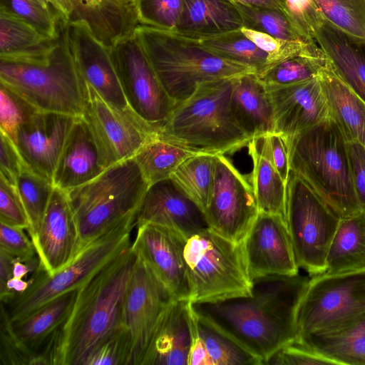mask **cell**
I'll return each instance as SVG.
<instances>
[{
  "mask_svg": "<svg viewBox=\"0 0 365 365\" xmlns=\"http://www.w3.org/2000/svg\"><path fill=\"white\" fill-rule=\"evenodd\" d=\"M199 153H202L163 139L158 134L133 158L150 186L170 178L185 160Z\"/></svg>",
  "mask_w": 365,
  "mask_h": 365,
  "instance_id": "cell-35",
  "label": "cell"
},
{
  "mask_svg": "<svg viewBox=\"0 0 365 365\" xmlns=\"http://www.w3.org/2000/svg\"><path fill=\"white\" fill-rule=\"evenodd\" d=\"M177 300L138 256L124 295L122 326L132 344L131 365H141L156 327Z\"/></svg>",
  "mask_w": 365,
  "mask_h": 365,
  "instance_id": "cell-15",
  "label": "cell"
},
{
  "mask_svg": "<svg viewBox=\"0 0 365 365\" xmlns=\"http://www.w3.org/2000/svg\"><path fill=\"white\" fill-rule=\"evenodd\" d=\"M235 3L245 28L263 32L279 39L305 43L316 42L302 34L282 11Z\"/></svg>",
  "mask_w": 365,
  "mask_h": 365,
  "instance_id": "cell-41",
  "label": "cell"
},
{
  "mask_svg": "<svg viewBox=\"0 0 365 365\" xmlns=\"http://www.w3.org/2000/svg\"><path fill=\"white\" fill-rule=\"evenodd\" d=\"M240 30L258 48L267 54V69L287 58L305 51L317 43L279 39L267 34L244 26Z\"/></svg>",
  "mask_w": 365,
  "mask_h": 365,
  "instance_id": "cell-47",
  "label": "cell"
},
{
  "mask_svg": "<svg viewBox=\"0 0 365 365\" xmlns=\"http://www.w3.org/2000/svg\"><path fill=\"white\" fill-rule=\"evenodd\" d=\"M247 145L252 162L250 181L259 212L286 220V184L271 160L267 135L251 140Z\"/></svg>",
  "mask_w": 365,
  "mask_h": 365,
  "instance_id": "cell-31",
  "label": "cell"
},
{
  "mask_svg": "<svg viewBox=\"0 0 365 365\" xmlns=\"http://www.w3.org/2000/svg\"><path fill=\"white\" fill-rule=\"evenodd\" d=\"M64 25L86 24L96 38L110 48L133 34L139 24L135 0H47Z\"/></svg>",
  "mask_w": 365,
  "mask_h": 365,
  "instance_id": "cell-20",
  "label": "cell"
},
{
  "mask_svg": "<svg viewBox=\"0 0 365 365\" xmlns=\"http://www.w3.org/2000/svg\"><path fill=\"white\" fill-rule=\"evenodd\" d=\"M329 66V59L316 43L305 51L272 66L257 76L267 86H287L319 78Z\"/></svg>",
  "mask_w": 365,
  "mask_h": 365,
  "instance_id": "cell-36",
  "label": "cell"
},
{
  "mask_svg": "<svg viewBox=\"0 0 365 365\" xmlns=\"http://www.w3.org/2000/svg\"><path fill=\"white\" fill-rule=\"evenodd\" d=\"M242 26L233 0H183L175 32L197 39L238 30Z\"/></svg>",
  "mask_w": 365,
  "mask_h": 365,
  "instance_id": "cell-28",
  "label": "cell"
},
{
  "mask_svg": "<svg viewBox=\"0 0 365 365\" xmlns=\"http://www.w3.org/2000/svg\"><path fill=\"white\" fill-rule=\"evenodd\" d=\"M136 219L127 220L83 247L73 260L49 274L41 265L32 273L30 287L15 293L4 304L11 321L17 320L52 299L78 289L106 264L129 247Z\"/></svg>",
  "mask_w": 365,
  "mask_h": 365,
  "instance_id": "cell-9",
  "label": "cell"
},
{
  "mask_svg": "<svg viewBox=\"0 0 365 365\" xmlns=\"http://www.w3.org/2000/svg\"><path fill=\"white\" fill-rule=\"evenodd\" d=\"M189 320L190 328V347L187 365H212L204 341L200 335L196 314L191 302L189 306Z\"/></svg>",
  "mask_w": 365,
  "mask_h": 365,
  "instance_id": "cell-55",
  "label": "cell"
},
{
  "mask_svg": "<svg viewBox=\"0 0 365 365\" xmlns=\"http://www.w3.org/2000/svg\"><path fill=\"white\" fill-rule=\"evenodd\" d=\"M216 154L202 153L185 160L171 178L204 210L211 196Z\"/></svg>",
  "mask_w": 365,
  "mask_h": 365,
  "instance_id": "cell-38",
  "label": "cell"
},
{
  "mask_svg": "<svg viewBox=\"0 0 365 365\" xmlns=\"http://www.w3.org/2000/svg\"><path fill=\"white\" fill-rule=\"evenodd\" d=\"M135 34L175 106L190 97L201 83L254 73L245 66L215 55L197 39L177 32L138 25Z\"/></svg>",
  "mask_w": 365,
  "mask_h": 365,
  "instance_id": "cell-5",
  "label": "cell"
},
{
  "mask_svg": "<svg viewBox=\"0 0 365 365\" xmlns=\"http://www.w3.org/2000/svg\"><path fill=\"white\" fill-rule=\"evenodd\" d=\"M230 110L238 126L252 140L274 133V112L266 86L255 73L232 78Z\"/></svg>",
  "mask_w": 365,
  "mask_h": 365,
  "instance_id": "cell-26",
  "label": "cell"
},
{
  "mask_svg": "<svg viewBox=\"0 0 365 365\" xmlns=\"http://www.w3.org/2000/svg\"><path fill=\"white\" fill-rule=\"evenodd\" d=\"M336 76L365 102V38L346 33L322 15L311 27Z\"/></svg>",
  "mask_w": 365,
  "mask_h": 365,
  "instance_id": "cell-24",
  "label": "cell"
},
{
  "mask_svg": "<svg viewBox=\"0 0 365 365\" xmlns=\"http://www.w3.org/2000/svg\"><path fill=\"white\" fill-rule=\"evenodd\" d=\"M184 257L191 302H216L251 294L252 280L242 243L207 228L187 239Z\"/></svg>",
  "mask_w": 365,
  "mask_h": 365,
  "instance_id": "cell-8",
  "label": "cell"
},
{
  "mask_svg": "<svg viewBox=\"0 0 365 365\" xmlns=\"http://www.w3.org/2000/svg\"><path fill=\"white\" fill-rule=\"evenodd\" d=\"M58 38H49L26 21L0 6V59L21 62L43 61L51 55Z\"/></svg>",
  "mask_w": 365,
  "mask_h": 365,
  "instance_id": "cell-29",
  "label": "cell"
},
{
  "mask_svg": "<svg viewBox=\"0 0 365 365\" xmlns=\"http://www.w3.org/2000/svg\"><path fill=\"white\" fill-rule=\"evenodd\" d=\"M322 16L339 29L365 38V0H313Z\"/></svg>",
  "mask_w": 365,
  "mask_h": 365,
  "instance_id": "cell-42",
  "label": "cell"
},
{
  "mask_svg": "<svg viewBox=\"0 0 365 365\" xmlns=\"http://www.w3.org/2000/svg\"><path fill=\"white\" fill-rule=\"evenodd\" d=\"M136 258L130 245L78 287L71 312L43 349L48 365H81L96 344L122 327L124 295Z\"/></svg>",
  "mask_w": 365,
  "mask_h": 365,
  "instance_id": "cell-2",
  "label": "cell"
},
{
  "mask_svg": "<svg viewBox=\"0 0 365 365\" xmlns=\"http://www.w3.org/2000/svg\"><path fill=\"white\" fill-rule=\"evenodd\" d=\"M0 222L27 230L29 227L16 187L2 175H0Z\"/></svg>",
  "mask_w": 365,
  "mask_h": 365,
  "instance_id": "cell-50",
  "label": "cell"
},
{
  "mask_svg": "<svg viewBox=\"0 0 365 365\" xmlns=\"http://www.w3.org/2000/svg\"><path fill=\"white\" fill-rule=\"evenodd\" d=\"M232 78L200 83L193 94L173 109L158 135L197 152L226 154L251 140L230 110Z\"/></svg>",
  "mask_w": 365,
  "mask_h": 365,
  "instance_id": "cell-4",
  "label": "cell"
},
{
  "mask_svg": "<svg viewBox=\"0 0 365 365\" xmlns=\"http://www.w3.org/2000/svg\"><path fill=\"white\" fill-rule=\"evenodd\" d=\"M347 148L356 197L365 213V148L354 142L347 143Z\"/></svg>",
  "mask_w": 365,
  "mask_h": 365,
  "instance_id": "cell-53",
  "label": "cell"
},
{
  "mask_svg": "<svg viewBox=\"0 0 365 365\" xmlns=\"http://www.w3.org/2000/svg\"><path fill=\"white\" fill-rule=\"evenodd\" d=\"M340 218L290 170L286 183V222L299 267L324 274L327 255Z\"/></svg>",
  "mask_w": 365,
  "mask_h": 365,
  "instance_id": "cell-11",
  "label": "cell"
},
{
  "mask_svg": "<svg viewBox=\"0 0 365 365\" xmlns=\"http://www.w3.org/2000/svg\"><path fill=\"white\" fill-rule=\"evenodd\" d=\"M267 138L271 160L286 184L290 168L285 139L282 135L277 133L267 135Z\"/></svg>",
  "mask_w": 365,
  "mask_h": 365,
  "instance_id": "cell-56",
  "label": "cell"
},
{
  "mask_svg": "<svg viewBox=\"0 0 365 365\" xmlns=\"http://www.w3.org/2000/svg\"><path fill=\"white\" fill-rule=\"evenodd\" d=\"M235 2L284 11L283 0H233ZM285 13V12H284Z\"/></svg>",
  "mask_w": 365,
  "mask_h": 365,
  "instance_id": "cell-58",
  "label": "cell"
},
{
  "mask_svg": "<svg viewBox=\"0 0 365 365\" xmlns=\"http://www.w3.org/2000/svg\"><path fill=\"white\" fill-rule=\"evenodd\" d=\"M319 80L329 110L347 143L365 148V102L334 73L331 66L323 70Z\"/></svg>",
  "mask_w": 365,
  "mask_h": 365,
  "instance_id": "cell-30",
  "label": "cell"
},
{
  "mask_svg": "<svg viewBox=\"0 0 365 365\" xmlns=\"http://www.w3.org/2000/svg\"><path fill=\"white\" fill-rule=\"evenodd\" d=\"M16 258L0 248V299L6 302L13 294L6 289L7 282L13 277L14 264Z\"/></svg>",
  "mask_w": 365,
  "mask_h": 365,
  "instance_id": "cell-57",
  "label": "cell"
},
{
  "mask_svg": "<svg viewBox=\"0 0 365 365\" xmlns=\"http://www.w3.org/2000/svg\"><path fill=\"white\" fill-rule=\"evenodd\" d=\"M24 230L1 222L0 248L5 250L20 261L29 263L35 261L38 257H36L34 245L31 240H29Z\"/></svg>",
  "mask_w": 365,
  "mask_h": 365,
  "instance_id": "cell-51",
  "label": "cell"
},
{
  "mask_svg": "<svg viewBox=\"0 0 365 365\" xmlns=\"http://www.w3.org/2000/svg\"><path fill=\"white\" fill-rule=\"evenodd\" d=\"M274 119V133L289 138L329 118L319 78L298 83L267 86Z\"/></svg>",
  "mask_w": 365,
  "mask_h": 365,
  "instance_id": "cell-23",
  "label": "cell"
},
{
  "mask_svg": "<svg viewBox=\"0 0 365 365\" xmlns=\"http://www.w3.org/2000/svg\"><path fill=\"white\" fill-rule=\"evenodd\" d=\"M187 238L170 228L153 224L137 227L131 247L177 300H190L184 249Z\"/></svg>",
  "mask_w": 365,
  "mask_h": 365,
  "instance_id": "cell-18",
  "label": "cell"
},
{
  "mask_svg": "<svg viewBox=\"0 0 365 365\" xmlns=\"http://www.w3.org/2000/svg\"><path fill=\"white\" fill-rule=\"evenodd\" d=\"M32 242L40 265L49 274L66 267L80 251L77 223L66 192L54 187Z\"/></svg>",
  "mask_w": 365,
  "mask_h": 365,
  "instance_id": "cell-21",
  "label": "cell"
},
{
  "mask_svg": "<svg viewBox=\"0 0 365 365\" xmlns=\"http://www.w3.org/2000/svg\"><path fill=\"white\" fill-rule=\"evenodd\" d=\"M309 279L299 274L266 276L252 280L250 295L191 303L197 315L225 331L264 364L297 337V310Z\"/></svg>",
  "mask_w": 365,
  "mask_h": 365,
  "instance_id": "cell-1",
  "label": "cell"
},
{
  "mask_svg": "<svg viewBox=\"0 0 365 365\" xmlns=\"http://www.w3.org/2000/svg\"><path fill=\"white\" fill-rule=\"evenodd\" d=\"M264 364L335 365L332 361L319 354L297 338L277 351Z\"/></svg>",
  "mask_w": 365,
  "mask_h": 365,
  "instance_id": "cell-49",
  "label": "cell"
},
{
  "mask_svg": "<svg viewBox=\"0 0 365 365\" xmlns=\"http://www.w3.org/2000/svg\"><path fill=\"white\" fill-rule=\"evenodd\" d=\"M54 185L25 165L16 181V188L28 217V229L31 240H34L48 205Z\"/></svg>",
  "mask_w": 365,
  "mask_h": 365,
  "instance_id": "cell-40",
  "label": "cell"
},
{
  "mask_svg": "<svg viewBox=\"0 0 365 365\" xmlns=\"http://www.w3.org/2000/svg\"><path fill=\"white\" fill-rule=\"evenodd\" d=\"M252 185L223 154H216L212 188L205 210L210 229L242 244L259 214Z\"/></svg>",
  "mask_w": 365,
  "mask_h": 365,
  "instance_id": "cell-14",
  "label": "cell"
},
{
  "mask_svg": "<svg viewBox=\"0 0 365 365\" xmlns=\"http://www.w3.org/2000/svg\"><path fill=\"white\" fill-rule=\"evenodd\" d=\"M149 185L133 158L115 163L67 192L80 250L107 230L137 216Z\"/></svg>",
  "mask_w": 365,
  "mask_h": 365,
  "instance_id": "cell-6",
  "label": "cell"
},
{
  "mask_svg": "<svg viewBox=\"0 0 365 365\" xmlns=\"http://www.w3.org/2000/svg\"><path fill=\"white\" fill-rule=\"evenodd\" d=\"M190 300L174 301L163 314L141 365H187Z\"/></svg>",
  "mask_w": 365,
  "mask_h": 365,
  "instance_id": "cell-27",
  "label": "cell"
},
{
  "mask_svg": "<svg viewBox=\"0 0 365 365\" xmlns=\"http://www.w3.org/2000/svg\"><path fill=\"white\" fill-rule=\"evenodd\" d=\"M284 11L297 29L309 39L311 27L321 16L313 0H283Z\"/></svg>",
  "mask_w": 365,
  "mask_h": 365,
  "instance_id": "cell-52",
  "label": "cell"
},
{
  "mask_svg": "<svg viewBox=\"0 0 365 365\" xmlns=\"http://www.w3.org/2000/svg\"><path fill=\"white\" fill-rule=\"evenodd\" d=\"M31 284V278L29 280H24L23 279L12 277L7 282L6 289L12 294L15 293H22L30 287Z\"/></svg>",
  "mask_w": 365,
  "mask_h": 365,
  "instance_id": "cell-59",
  "label": "cell"
},
{
  "mask_svg": "<svg viewBox=\"0 0 365 365\" xmlns=\"http://www.w3.org/2000/svg\"><path fill=\"white\" fill-rule=\"evenodd\" d=\"M0 365H48L41 352L30 349L17 335L2 302L0 309Z\"/></svg>",
  "mask_w": 365,
  "mask_h": 365,
  "instance_id": "cell-43",
  "label": "cell"
},
{
  "mask_svg": "<svg viewBox=\"0 0 365 365\" xmlns=\"http://www.w3.org/2000/svg\"><path fill=\"white\" fill-rule=\"evenodd\" d=\"M296 338L335 365H365V319L332 334Z\"/></svg>",
  "mask_w": 365,
  "mask_h": 365,
  "instance_id": "cell-34",
  "label": "cell"
},
{
  "mask_svg": "<svg viewBox=\"0 0 365 365\" xmlns=\"http://www.w3.org/2000/svg\"><path fill=\"white\" fill-rule=\"evenodd\" d=\"M326 274L365 270V213L340 219L327 255Z\"/></svg>",
  "mask_w": 365,
  "mask_h": 365,
  "instance_id": "cell-33",
  "label": "cell"
},
{
  "mask_svg": "<svg viewBox=\"0 0 365 365\" xmlns=\"http://www.w3.org/2000/svg\"><path fill=\"white\" fill-rule=\"evenodd\" d=\"M0 6L26 21L49 38L59 37L62 23L36 0H1Z\"/></svg>",
  "mask_w": 365,
  "mask_h": 365,
  "instance_id": "cell-46",
  "label": "cell"
},
{
  "mask_svg": "<svg viewBox=\"0 0 365 365\" xmlns=\"http://www.w3.org/2000/svg\"><path fill=\"white\" fill-rule=\"evenodd\" d=\"M242 247L252 280L299 274L287 224L280 215L259 212Z\"/></svg>",
  "mask_w": 365,
  "mask_h": 365,
  "instance_id": "cell-17",
  "label": "cell"
},
{
  "mask_svg": "<svg viewBox=\"0 0 365 365\" xmlns=\"http://www.w3.org/2000/svg\"><path fill=\"white\" fill-rule=\"evenodd\" d=\"M63 33L76 68L83 79L110 104L130 109L115 68L110 48L81 22L63 24Z\"/></svg>",
  "mask_w": 365,
  "mask_h": 365,
  "instance_id": "cell-19",
  "label": "cell"
},
{
  "mask_svg": "<svg viewBox=\"0 0 365 365\" xmlns=\"http://www.w3.org/2000/svg\"><path fill=\"white\" fill-rule=\"evenodd\" d=\"M105 170L88 124L82 117H77L53 173L54 187L67 192L93 180Z\"/></svg>",
  "mask_w": 365,
  "mask_h": 365,
  "instance_id": "cell-25",
  "label": "cell"
},
{
  "mask_svg": "<svg viewBox=\"0 0 365 365\" xmlns=\"http://www.w3.org/2000/svg\"><path fill=\"white\" fill-rule=\"evenodd\" d=\"M147 223L170 228L186 238L210 228L204 210L171 178L148 187L136 227Z\"/></svg>",
  "mask_w": 365,
  "mask_h": 365,
  "instance_id": "cell-22",
  "label": "cell"
},
{
  "mask_svg": "<svg viewBox=\"0 0 365 365\" xmlns=\"http://www.w3.org/2000/svg\"><path fill=\"white\" fill-rule=\"evenodd\" d=\"M45 60L0 61V82L38 110L81 117L86 85L81 76L63 33Z\"/></svg>",
  "mask_w": 365,
  "mask_h": 365,
  "instance_id": "cell-7",
  "label": "cell"
},
{
  "mask_svg": "<svg viewBox=\"0 0 365 365\" xmlns=\"http://www.w3.org/2000/svg\"><path fill=\"white\" fill-rule=\"evenodd\" d=\"M0 136V175L16 187L17 179L25 165L11 140L3 132Z\"/></svg>",
  "mask_w": 365,
  "mask_h": 365,
  "instance_id": "cell-54",
  "label": "cell"
},
{
  "mask_svg": "<svg viewBox=\"0 0 365 365\" xmlns=\"http://www.w3.org/2000/svg\"><path fill=\"white\" fill-rule=\"evenodd\" d=\"M86 101L81 117L94 138L105 169L133 158L158 135L131 109L123 110L110 104L90 84L86 82Z\"/></svg>",
  "mask_w": 365,
  "mask_h": 365,
  "instance_id": "cell-13",
  "label": "cell"
},
{
  "mask_svg": "<svg viewBox=\"0 0 365 365\" xmlns=\"http://www.w3.org/2000/svg\"><path fill=\"white\" fill-rule=\"evenodd\" d=\"M365 319V270L312 276L296 314L297 337L329 334Z\"/></svg>",
  "mask_w": 365,
  "mask_h": 365,
  "instance_id": "cell-10",
  "label": "cell"
},
{
  "mask_svg": "<svg viewBox=\"0 0 365 365\" xmlns=\"http://www.w3.org/2000/svg\"><path fill=\"white\" fill-rule=\"evenodd\" d=\"M132 344L122 326L96 344L81 365H131Z\"/></svg>",
  "mask_w": 365,
  "mask_h": 365,
  "instance_id": "cell-44",
  "label": "cell"
},
{
  "mask_svg": "<svg viewBox=\"0 0 365 365\" xmlns=\"http://www.w3.org/2000/svg\"><path fill=\"white\" fill-rule=\"evenodd\" d=\"M197 40L215 55L245 66L257 75L262 73L267 68V54L258 48L240 29L202 37Z\"/></svg>",
  "mask_w": 365,
  "mask_h": 365,
  "instance_id": "cell-37",
  "label": "cell"
},
{
  "mask_svg": "<svg viewBox=\"0 0 365 365\" xmlns=\"http://www.w3.org/2000/svg\"><path fill=\"white\" fill-rule=\"evenodd\" d=\"M77 117L36 110L8 136L25 166L52 181L66 138Z\"/></svg>",
  "mask_w": 365,
  "mask_h": 365,
  "instance_id": "cell-16",
  "label": "cell"
},
{
  "mask_svg": "<svg viewBox=\"0 0 365 365\" xmlns=\"http://www.w3.org/2000/svg\"></svg>",
  "mask_w": 365,
  "mask_h": 365,
  "instance_id": "cell-60",
  "label": "cell"
},
{
  "mask_svg": "<svg viewBox=\"0 0 365 365\" xmlns=\"http://www.w3.org/2000/svg\"><path fill=\"white\" fill-rule=\"evenodd\" d=\"M140 25L175 32L183 0H135Z\"/></svg>",
  "mask_w": 365,
  "mask_h": 365,
  "instance_id": "cell-45",
  "label": "cell"
},
{
  "mask_svg": "<svg viewBox=\"0 0 365 365\" xmlns=\"http://www.w3.org/2000/svg\"><path fill=\"white\" fill-rule=\"evenodd\" d=\"M284 139L290 170L336 216L342 219L361 212L352 182L347 142L330 117Z\"/></svg>",
  "mask_w": 365,
  "mask_h": 365,
  "instance_id": "cell-3",
  "label": "cell"
},
{
  "mask_svg": "<svg viewBox=\"0 0 365 365\" xmlns=\"http://www.w3.org/2000/svg\"><path fill=\"white\" fill-rule=\"evenodd\" d=\"M196 316L199 331L212 365L262 364L256 356L225 331L208 319L197 314Z\"/></svg>",
  "mask_w": 365,
  "mask_h": 365,
  "instance_id": "cell-39",
  "label": "cell"
},
{
  "mask_svg": "<svg viewBox=\"0 0 365 365\" xmlns=\"http://www.w3.org/2000/svg\"><path fill=\"white\" fill-rule=\"evenodd\" d=\"M78 289L65 292L29 314L12 321L16 333L26 346L43 354V349L48 340L71 312Z\"/></svg>",
  "mask_w": 365,
  "mask_h": 365,
  "instance_id": "cell-32",
  "label": "cell"
},
{
  "mask_svg": "<svg viewBox=\"0 0 365 365\" xmlns=\"http://www.w3.org/2000/svg\"><path fill=\"white\" fill-rule=\"evenodd\" d=\"M110 53L130 108L158 134L175 103L161 85L135 32L110 47Z\"/></svg>",
  "mask_w": 365,
  "mask_h": 365,
  "instance_id": "cell-12",
  "label": "cell"
},
{
  "mask_svg": "<svg viewBox=\"0 0 365 365\" xmlns=\"http://www.w3.org/2000/svg\"><path fill=\"white\" fill-rule=\"evenodd\" d=\"M0 95V130L10 136L37 110L1 83Z\"/></svg>",
  "mask_w": 365,
  "mask_h": 365,
  "instance_id": "cell-48",
  "label": "cell"
}]
</instances>
